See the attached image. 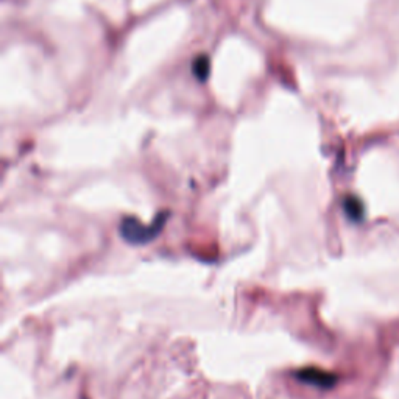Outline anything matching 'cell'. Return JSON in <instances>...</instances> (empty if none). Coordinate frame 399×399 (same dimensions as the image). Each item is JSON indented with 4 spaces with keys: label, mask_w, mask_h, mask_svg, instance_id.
<instances>
[{
    "label": "cell",
    "mask_w": 399,
    "mask_h": 399,
    "mask_svg": "<svg viewBox=\"0 0 399 399\" xmlns=\"http://www.w3.org/2000/svg\"><path fill=\"white\" fill-rule=\"evenodd\" d=\"M166 223V214H159L151 224H142L134 217L123 218L120 223V234L127 242L134 245H144L153 240L161 233Z\"/></svg>",
    "instance_id": "obj_1"
},
{
    "label": "cell",
    "mask_w": 399,
    "mask_h": 399,
    "mask_svg": "<svg viewBox=\"0 0 399 399\" xmlns=\"http://www.w3.org/2000/svg\"><path fill=\"white\" fill-rule=\"evenodd\" d=\"M295 376L301 382H305V384L318 387V389H331L337 381L334 374L323 372V370H320V368L300 370Z\"/></svg>",
    "instance_id": "obj_2"
},
{
    "label": "cell",
    "mask_w": 399,
    "mask_h": 399,
    "mask_svg": "<svg viewBox=\"0 0 399 399\" xmlns=\"http://www.w3.org/2000/svg\"><path fill=\"white\" fill-rule=\"evenodd\" d=\"M192 72H194V75L196 77V80L205 81L206 78L209 77V72H211L209 58H207L206 55L196 56V58L194 60V64H192Z\"/></svg>",
    "instance_id": "obj_3"
},
{
    "label": "cell",
    "mask_w": 399,
    "mask_h": 399,
    "mask_svg": "<svg viewBox=\"0 0 399 399\" xmlns=\"http://www.w3.org/2000/svg\"><path fill=\"white\" fill-rule=\"evenodd\" d=\"M345 212L351 220H361L363 216V207L362 203L356 196H346L345 198Z\"/></svg>",
    "instance_id": "obj_4"
}]
</instances>
